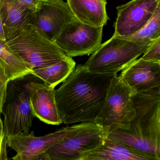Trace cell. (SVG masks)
Wrapping results in <instances>:
<instances>
[{"label": "cell", "instance_id": "cell-23", "mask_svg": "<svg viewBox=\"0 0 160 160\" xmlns=\"http://www.w3.org/2000/svg\"><path fill=\"white\" fill-rule=\"evenodd\" d=\"M19 4L32 12H36L41 6L42 0H17Z\"/></svg>", "mask_w": 160, "mask_h": 160}, {"label": "cell", "instance_id": "cell-2", "mask_svg": "<svg viewBox=\"0 0 160 160\" xmlns=\"http://www.w3.org/2000/svg\"><path fill=\"white\" fill-rule=\"evenodd\" d=\"M133 101L135 116L128 129L113 131L107 136L160 160V95L135 93Z\"/></svg>", "mask_w": 160, "mask_h": 160}, {"label": "cell", "instance_id": "cell-21", "mask_svg": "<svg viewBox=\"0 0 160 160\" xmlns=\"http://www.w3.org/2000/svg\"><path fill=\"white\" fill-rule=\"evenodd\" d=\"M7 136L4 124L0 116V160H7L8 158L7 151Z\"/></svg>", "mask_w": 160, "mask_h": 160}, {"label": "cell", "instance_id": "cell-17", "mask_svg": "<svg viewBox=\"0 0 160 160\" xmlns=\"http://www.w3.org/2000/svg\"><path fill=\"white\" fill-rule=\"evenodd\" d=\"M75 67V61L68 57L54 64L33 69L32 74L55 88L67 78Z\"/></svg>", "mask_w": 160, "mask_h": 160}, {"label": "cell", "instance_id": "cell-9", "mask_svg": "<svg viewBox=\"0 0 160 160\" xmlns=\"http://www.w3.org/2000/svg\"><path fill=\"white\" fill-rule=\"evenodd\" d=\"M76 19L62 0H42L33 13L32 24L44 37L55 42L66 26Z\"/></svg>", "mask_w": 160, "mask_h": 160}, {"label": "cell", "instance_id": "cell-10", "mask_svg": "<svg viewBox=\"0 0 160 160\" xmlns=\"http://www.w3.org/2000/svg\"><path fill=\"white\" fill-rule=\"evenodd\" d=\"M119 78L135 93L160 95V62L137 59L122 70Z\"/></svg>", "mask_w": 160, "mask_h": 160}, {"label": "cell", "instance_id": "cell-13", "mask_svg": "<svg viewBox=\"0 0 160 160\" xmlns=\"http://www.w3.org/2000/svg\"><path fill=\"white\" fill-rule=\"evenodd\" d=\"M31 105L35 117L51 125L62 123L55 96V89L45 82L29 83Z\"/></svg>", "mask_w": 160, "mask_h": 160}, {"label": "cell", "instance_id": "cell-24", "mask_svg": "<svg viewBox=\"0 0 160 160\" xmlns=\"http://www.w3.org/2000/svg\"><path fill=\"white\" fill-rule=\"evenodd\" d=\"M0 39L5 41V33L2 24V19L0 14Z\"/></svg>", "mask_w": 160, "mask_h": 160}, {"label": "cell", "instance_id": "cell-4", "mask_svg": "<svg viewBox=\"0 0 160 160\" xmlns=\"http://www.w3.org/2000/svg\"><path fill=\"white\" fill-rule=\"evenodd\" d=\"M150 42H137L113 35L101 43L84 65L95 73L117 74L143 54Z\"/></svg>", "mask_w": 160, "mask_h": 160}, {"label": "cell", "instance_id": "cell-15", "mask_svg": "<svg viewBox=\"0 0 160 160\" xmlns=\"http://www.w3.org/2000/svg\"><path fill=\"white\" fill-rule=\"evenodd\" d=\"M84 160H154L151 156L134 150L105 136L100 145Z\"/></svg>", "mask_w": 160, "mask_h": 160}, {"label": "cell", "instance_id": "cell-8", "mask_svg": "<svg viewBox=\"0 0 160 160\" xmlns=\"http://www.w3.org/2000/svg\"><path fill=\"white\" fill-rule=\"evenodd\" d=\"M103 28L88 26L76 19L66 26L55 42L70 58L91 55L101 44Z\"/></svg>", "mask_w": 160, "mask_h": 160}, {"label": "cell", "instance_id": "cell-3", "mask_svg": "<svg viewBox=\"0 0 160 160\" xmlns=\"http://www.w3.org/2000/svg\"><path fill=\"white\" fill-rule=\"evenodd\" d=\"M5 36L10 50L32 70L54 64L68 57L55 42L38 32L32 24L5 33Z\"/></svg>", "mask_w": 160, "mask_h": 160}, {"label": "cell", "instance_id": "cell-6", "mask_svg": "<svg viewBox=\"0 0 160 160\" xmlns=\"http://www.w3.org/2000/svg\"><path fill=\"white\" fill-rule=\"evenodd\" d=\"M30 74L10 80L7 84L2 114L7 137L20 132L29 133L34 116L31 105Z\"/></svg>", "mask_w": 160, "mask_h": 160}, {"label": "cell", "instance_id": "cell-18", "mask_svg": "<svg viewBox=\"0 0 160 160\" xmlns=\"http://www.w3.org/2000/svg\"><path fill=\"white\" fill-rule=\"evenodd\" d=\"M0 65L9 80L32 74L33 71L29 65L10 50L5 41L1 39H0Z\"/></svg>", "mask_w": 160, "mask_h": 160}, {"label": "cell", "instance_id": "cell-22", "mask_svg": "<svg viewBox=\"0 0 160 160\" xmlns=\"http://www.w3.org/2000/svg\"><path fill=\"white\" fill-rule=\"evenodd\" d=\"M9 81V78L0 65V116L1 115L2 106L6 95L7 84Z\"/></svg>", "mask_w": 160, "mask_h": 160}, {"label": "cell", "instance_id": "cell-1", "mask_svg": "<svg viewBox=\"0 0 160 160\" xmlns=\"http://www.w3.org/2000/svg\"><path fill=\"white\" fill-rule=\"evenodd\" d=\"M114 75L95 73L87 70L84 65H78L55 90L62 123L95 122Z\"/></svg>", "mask_w": 160, "mask_h": 160}, {"label": "cell", "instance_id": "cell-19", "mask_svg": "<svg viewBox=\"0 0 160 160\" xmlns=\"http://www.w3.org/2000/svg\"><path fill=\"white\" fill-rule=\"evenodd\" d=\"M160 37V4L145 26L131 36L123 38L137 42H147Z\"/></svg>", "mask_w": 160, "mask_h": 160}, {"label": "cell", "instance_id": "cell-5", "mask_svg": "<svg viewBox=\"0 0 160 160\" xmlns=\"http://www.w3.org/2000/svg\"><path fill=\"white\" fill-rule=\"evenodd\" d=\"M106 136L95 122H82L69 127L63 138L47 150L43 160H84Z\"/></svg>", "mask_w": 160, "mask_h": 160}, {"label": "cell", "instance_id": "cell-20", "mask_svg": "<svg viewBox=\"0 0 160 160\" xmlns=\"http://www.w3.org/2000/svg\"><path fill=\"white\" fill-rule=\"evenodd\" d=\"M143 54L144 60L160 62V37L152 41Z\"/></svg>", "mask_w": 160, "mask_h": 160}, {"label": "cell", "instance_id": "cell-11", "mask_svg": "<svg viewBox=\"0 0 160 160\" xmlns=\"http://www.w3.org/2000/svg\"><path fill=\"white\" fill-rule=\"evenodd\" d=\"M160 4V0H131L118 6L113 35L122 38L132 35L149 21Z\"/></svg>", "mask_w": 160, "mask_h": 160}, {"label": "cell", "instance_id": "cell-12", "mask_svg": "<svg viewBox=\"0 0 160 160\" xmlns=\"http://www.w3.org/2000/svg\"><path fill=\"white\" fill-rule=\"evenodd\" d=\"M69 127H63L43 136L36 137L33 131L20 132L7 137V145L17 154L14 160H43L46 152L61 139L68 132Z\"/></svg>", "mask_w": 160, "mask_h": 160}, {"label": "cell", "instance_id": "cell-7", "mask_svg": "<svg viewBox=\"0 0 160 160\" xmlns=\"http://www.w3.org/2000/svg\"><path fill=\"white\" fill-rule=\"evenodd\" d=\"M135 94L117 74L114 76L102 108L95 121L106 135L116 130L128 129L135 116L133 101Z\"/></svg>", "mask_w": 160, "mask_h": 160}, {"label": "cell", "instance_id": "cell-14", "mask_svg": "<svg viewBox=\"0 0 160 160\" xmlns=\"http://www.w3.org/2000/svg\"><path fill=\"white\" fill-rule=\"evenodd\" d=\"M72 13L79 22L94 28L103 27L109 19L106 0H67Z\"/></svg>", "mask_w": 160, "mask_h": 160}, {"label": "cell", "instance_id": "cell-16", "mask_svg": "<svg viewBox=\"0 0 160 160\" xmlns=\"http://www.w3.org/2000/svg\"><path fill=\"white\" fill-rule=\"evenodd\" d=\"M0 14L5 34L32 23L33 13L21 6L17 0H0Z\"/></svg>", "mask_w": 160, "mask_h": 160}]
</instances>
